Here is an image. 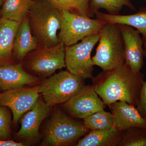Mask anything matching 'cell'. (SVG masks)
Segmentation results:
<instances>
[{
  "instance_id": "8fae6325",
  "label": "cell",
  "mask_w": 146,
  "mask_h": 146,
  "mask_svg": "<svg viewBox=\"0 0 146 146\" xmlns=\"http://www.w3.org/2000/svg\"><path fill=\"white\" fill-rule=\"evenodd\" d=\"M52 107L39 97L35 106L27 112L21 120V128L16 133L19 139L27 143H35L39 138L41 123L49 115Z\"/></svg>"
},
{
  "instance_id": "9c48e42d",
  "label": "cell",
  "mask_w": 146,
  "mask_h": 146,
  "mask_svg": "<svg viewBox=\"0 0 146 146\" xmlns=\"http://www.w3.org/2000/svg\"><path fill=\"white\" fill-rule=\"evenodd\" d=\"M39 85L31 87L24 86L0 93V106H5L11 110L15 124L22 115L35 106L39 98Z\"/></svg>"
},
{
  "instance_id": "9a60e30c",
  "label": "cell",
  "mask_w": 146,
  "mask_h": 146,
  "mask_svg": "<svg viewBox=\"0 0 146 146\" xmlns=\"http://www.w3.org/2000/svg\"><path fill=\"white\" fill-rule=\"evenodd\" d=\"M39 48L38 42L32 33L27 14L20 23L16 32L13 54L18 60L22 62L29 53Z\"/></svg>"
},
{
  "instance_id": "7a4b0ae2",
  "label": "cell",
  "mask_w": 146,
  "mask_h": 146,
  "mask_svg": "<svg viewBox=\"0 0 146 146\" xmlns=\"http://www.w3.org/2000/svg\"><path fill=\"white\" fill-rule=\"evenodd\" d=\"M32 33L39 48L55 46L60 43L61 11L46 0H32L28 13Z\"/></svg>"
},
{
  "instance_id": "484cf974",
  "label": "cell",
  "mask_w": 146,
  "mask_h": 146,
  "mask_svg": "<svg viewBox=\"0 0 146 146\" xmlns=\"http://www.w3.org/2000/svg\"><path fill=\"white\" fill-rule=\"evenodd\" d=\"M26 144L22 143H18L10 140H0V146H24Z\"/></svg>"
},
{
  "instance_id": "7c38bea8",
  "label": "cell",
  "mask_w": 146,
  "mask_h": 146,
  "mask_svg": "<svg viewBox=\"0 0 146 146\" xmlns=\"http://www.w3.org/2000/svg\"><path fill=\"white\" fill-rule=\"evenodd\" d=\"M125 48V63L133 71L140 72L144 65V41L138 30L126 25L118 24Z\"/></svg>"
},
{
  "instance_id": "30bf717a",
  "label": "cell",
  "mask_w": 146,
  "mask_h": 146,
  "mask_svg": "<svg viewBox=\"0 0 146 146\" xmlns=\"http://www.w3.org/2000/svg\"><path fill=\"white\" fill-rule=\"evenodd\" d=\"M106 105L93 86L85 85L78 93L64 103L63 108L71 117L83 119L104 109Z\"/></svg>"
},
{
  "instance_id": "4316f807",
  "label": "cell",
  "mask_w": 146,
  "mask_h": 146,
  "mask_svg": "<svg viewBox=\"0 0 146 146\" xmlns=\"http://www.w3.org/2000/svg\"><path fill=\"white\" fill-rule=\"evenodd\" d=\"M143 48L144 52V56L146 58V41L144 42Z\"/></svg>"
},
{
  "instance_id": "52a82bcc",
  "label": "cell",
  "mask_w": 146,
  "mask_h": 146,
  "mask_svg": "<svg viewBox=\"0 0 146 146\" xmlns=\"http://www.w3.org/2000/svg\"><path fill=\"white\" fill-rule=\"evenodd\" d=\"M27 55L26 61L23 62V67H26L29 73L39 78H46L57 70L66 67L65 46L62 42L51 48H39Z\"/></svg>"
},
{
  "instance_id": "2e32d148",
  "label": "cell",
  "mask_w": 146,
  "mask_h": 146,
  "mask_svg": "<svg viewBox=\"0 0 146 146\" xmlns=\"http://www.w3.org/2000/svg\"><path fill=\"white\" fill-rule=\"evenodd\" d=\"M96 18L106 23L122 24L135 28L142 35L144 42L146 41V7H141L138 12L128 15H112L98 11Z\"/></svg>"
},
{
  "instance_id": "d6986e66",
  "label": "cell",
  "mask_w": 146,
  "mask_h": 146,
  "mask_svg": "<svg viewBox=\"0 0 146 146\" xmlns=\"http://www.w3.org/2000/svg\"><path fill=\"white\" fill-rule=\"evenodd\" d=\"M32 0H4L1 6V18L21 23L28 14Z\"/></svg>"
},
{
  "instance_id": "6da1fadb",
  "label": "cell",
  "mask_w": 146,
  "mask_h": 146,
  "mask_svg": "<svg viewBox=\"0 0 146 146\" xmlns=\"http://www.w3.org/2000/svg\"><path fill=\"white\" fill-rule=\"evenodd\" d=\"M92 80V86L106 105L121 101L136 107L145 81L143 73L133 71L125 63L103 71Z\"/></svg>"
},
{
  "instance_id": "f1b7e54d",
  "label": "cell",
  "mask_w": 146,
  "mask_h": 146,
  "mask_svg": "<svg viewBox=\"0 0 146 146\" xmlns=\"http://www.w3.org/2000/svg\"><path fill=\"white\" fill-rule=\"evenodd\" d=\"M145 1H146V0H145Z\"/></svg>"
},
{
  "instance_id": "83f0119b",
  "label": "cell",
  "mask_w": 146,
  "mask_h": 146,
  "mask_svg": "<svg viewBox=\"0 0 146 146\" xmlns=\"http://www.w3.org/2000/svg\"><path fill=\"white\" fill-rule=\"evenodd\" d=\"M4 0H0V8L1 7L3 3L4 2Z\"/></svg>"
},
{
  "instance_id": "ac0fdd59",
  "label": "cell",
  "mask_w": 146,
  "mask_h": 146,
  "mask_svg": "<svg viewBox=\"0 0 146 146\" xmlns=\"http://www.w3.org/2000/svg\"><path fill=\"white\" fill-rule=\"evenodd\" d=\"M20 23L0 18V61L10 58L16 32Z\"/></svg>"
},
{
  "instance_id": "7402d4cb",
  "label": "cell",
  "mask_w": 146,
  "mask_h": 146,
  "mask_svg": "<svg viewBox=\"0 0 146 146\" xmlns=\"http://www.w3.org/2000/svg\"><path fill=\"white\" fill-rule=\"evenodd\" d=\"M59 10H66L71 13L92 18L89 3L90 0H46Z\"/></svg>"
},
{
  "instance_id": "ffe728a7",
  "label": "cell",
  "mask_w": 146,
  "mask_h": 146,
  "mask_svg": "<svg viewBox=\"0 0 146 146\" xmlns=\"http://www.w3.org/2000/svg\"><path fill=\"white\" fill-rule=\"evenodd\" d=\"M124 6L131 10H136L130 0H90L89 7L92 18L100 9H104L110 15H119Z\"/></svg>"
},
{
  "instance_id": "4fadbf2b",
  "label": "cell",
  "mask_w": 146,
  "mask_h": 146,
  "mask_svg": "<svg viewBox=\"0 0 146 146\" xmlns=\"http://www.w3.org/2000/svg\"><path fill=\"white\" fill-rule=\"evenodd\" d=\"M40 79L24 69L23 62L0 66V89L7 91L26 85L36 86Z\"/></svg>"
},
{
  "instance_id": "3957f363",
  "label": "cell",
  "mask_w": 146,
  "mask_h": 146,
  "mask_svg": "<svg viewBox=\"0 0 146 146\" xmlns=\"http://www.w3.org/2000/svg\"><path fill=\"white\" fill-rule=\"evenodd\" d=\"M99 34L98 45L92 58L93 65L107 71L124 64V44L118 24L106 23Z\"/></svg>"
},
{
  "instance_id": "cb8c5ba5",
  "label": "cell",
  "mask_w": 146,
  "mask_h": 146,
  "mask_svg": "<svg viewBox=\"0 0 146 146\" xmlns=\"http://www.w3.org/2000/svg\"><path fill=\"white\" fill-rule=\"evenodd\" d=\"M11 113L5 106H0V140H9L11 137Z\"/></svg>"
},
{
  "instance_id": "8992f818",
  "label": "cell",
  "mask_w": 146,
  "mask_h": 146,
  "mask_svg": "<svg viewBox=\"0 0 146 146\" xmlns=\"http://www.w3.org/2000/svg\"><path fill=\"white\" fill-rule=\"evenodd\" d=\"M106 22L66 10L61 11V27L58 37L65 46L76 44L84 37L98 34Z\"/></svg>"
},
{
  "instance_id": "5b68a950",
  "label": "cell",
  "mask_w": 146,
  "mask_h": 146,
  "mask_svg": "<svg viewBox=\"0 0 146 146\" xmlns=\"http://www.w3.org/2000/svg\"><path fill=\"white\" fill-rule=\"evenodd\" d=\"M85 86L84 79L68 70L50 76L39 84V92L46 103L52 107L65 103Z\"/></svg>"
},
{
  "instance_id": "44dd1931",
  "label": "cell",
  "mask_w": 146,
  "mask_h": 146,
  "mask_svg": "<svg viewBox=\"0 0 146 146\" xmlns=\"http://www.w3.org/2000/svg\"><path fill=\"white\" fill-rule=\"evenodd\" d=\"M83 124L90 130H108L114 127L112 114L102 110L83 118Z\"/></svg>"
},
{
  "instance_id": "277c9868",
  "label": "cell",
  "mask_w": 146,
  "mask_h": 146,
  "mask_svg": "<svg viewBox=\"0 0 146 146\" xmlns=\"http://www.w3.org/2000/svg\"><path fill=\"white\" fill-rule=\"evenodd\" d=\"M90 130L57 107L44 129L42 145H69Z\"/></svg>"
},
{
  "instance_id": "e0dca14e",
  "label": "cell",
  "mask_w": 146,
  "mask_h": 146,
  "mask_svg": "<svg viewBox=\"0 0 146 146\" xmlns=\"http://www.w3.org/2000/svg\"><path fill=\"white\" fill-rule=\"evenodd\" d=\"M123 131L118 130L115 127L108 130H91L78 141L76 146H118Z\"/></svg>"
},
{
  "instance_id": "d4e9b609",
  "label": "cell",
  "mask_w": 146,
  "mask_h": 146,
  "mask_svg": "<svg viewBox=\"0 0 146 146\" xmlns=\"http://www.w3.org/2000/svg\"><path fill=\"white\" fill-rule=\"evenodd\" d=\"M136 108L141 116L146 119V80L144 81L142 85L139 102Z\"/></svg>"
},
{
  "instance_id": "ba28073f",
  "label": "cell",
  "mask_w": 146,
  "mask_h": 146,
  "mask_svg": "<svg viewBox=\"0 0 146 146\" xmlns=\"http://www.w3.org/2000/svg\"><path fill=\"white\" fill-rule=\"evenodd\" d=\"M99 34L84 37L80 43L65 46V62L67 70L84 79H93L94 65L91 54L99 40Z\"/></svg>"
},
{
  "instance_id": "5bb4252c",
  "label": "cell",
  "mask_w": 146,
  "mask_h": 146,
  "mask_svg": "<svg viewBox=\"0 0 146 146\" xmlns=\"http://www.w3.org/2000/svg\"><path fill=\"white\" fill-rule=\"evenodd\" d=\"M114 120V127L118 130L125 131L131 127L146 128V119L136 107L126 102L118 101L110 104Z\"/></svg>"
},
{
  "instance_id": "603a6c76",
  "label": "cell",
  "mask_w": 146,
  "mask_h": 146,
  "mask_svg": "<svg viewBox=\"0 0 146 146\" xmlns=\"http://www.w3.org/2000/svg\"><path fill=\"white\" fill-rule=\"evenodd\" d=\"M118 146H146V128L131 127L124 131Z\"/></svg>"
}]
</instances>
